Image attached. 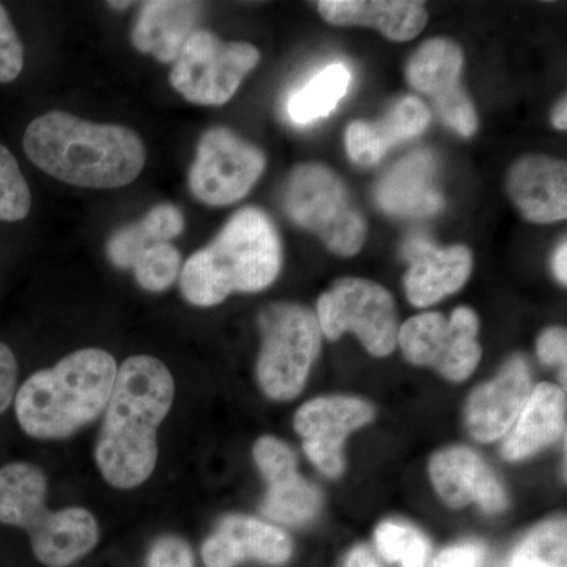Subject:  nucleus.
Instances as JSON below:
<instances>
[{"label":"nucleus","mask_w":567,"mask_h":567,"mask_svg":"<svg viewBox=\"0 0 567 567\" xmlns=\"http://www.w3.org/2000/svg\"><path fill=\"white\" fill-rule=\"evenodd\" d=\"M174 398V377L158 358L136 354L123 361L95 446L96 465L110 486L130 491L155 472L156 435Z\"/></svg>","instance_id":"nucleus-1"},{"label":"nucleus","mask_w":567,"mask_h":567,"mask_svg":"<svg viewBox=\"0 0 567 567\" xmlns=\"http://www.w3.org/2000/svg\"><path fill=\"white\" fill-rule=\"evenodd\" d=\"M24 152L44 174L80 188H122L140 177L145 164L144 142L133 130L62 111L28 126Z\"/></svg>","instance_id":"nucleus-2"},{"label":"nucleus","mask_w":567,"mask_h":567,"mask_svg":"<svg viewBox=\"0 0 567 567\" xmlns=\"http://www.w3.org/2000/svg\"><path fill=\"white\" fill-rule=\"evenodd\" d=\"M282 267L278 230L267 213L241 208L210 245L183 265L181 289L194 306L210 308L235 292H260L275 282Z\"/></svg>","instance_id":"nucleus-3"},{"label":"nucleus","mask_w":567,"mask_h":567,"mask_svg":"<svg viewBox=\"0 0 567 567\" xmlns=\"http://www.w3.org/2000/svg\"><path fill=\"white\" fill-rule=\"evenodd\" d=\"M117 363L102 349L70 353L25 380L14 398L22 431L37 440H63L93 423L110 402Z\"/></svg>","instance_id":"nucleus-4"},{"label":"nucleus","mask_w":567,"mask_h":567,"mask_svg":"<svg viewBox=\"0 0 567 567\" xmlns=\"http://www.w3.org/2000/svg\"><path fill=\"white\" fill-rule=\"evenodd\" d=\"M47 496V475L39 466L14 462L0 468V524L28 532L41 565L69 567L99 544V522L84 507L50 511Z\"/></svg>","instance_id":"nucleus-5"},{"label":"nucleus","mask_w":567,"mask_h":567,"mask_svg":"<svg viewBox=\"0 0 567 567\" xmlns=\"http://www.w3.org/2000/svg\"><path fill=\"white\" fill-rule=\"evenodd\" d=\"M284 208L298 226L316 234L330 251L352 257L363 248L368 226L341 178L322 166L295 167L284 189Z\"/></svg>","instance_id":"nucleus-6"},{"label":"nucleus","mask_w":567,"mask_h":567,"mask_svg":"<svg viewBox=\"0 0 567 567\" xmlns=\"http://www.w3.org/2000/svg\"><path fill=\"white\" fill-rule=\"evenodd\" d=\"M262 350L257 380L274 401H292L303 391L319 354L322 330L315 312L293 303L267 306L259 316Z\"/></svg>","instance_id":"nucleus-7"},{"label":"nucleus","mask_w":567,"mask_h":567,"mask_svg":"<svg viewBox=\"0 0 567 567\" xmlns=\"http://www.w3.org/2000/svg\"><path fill=\"white\" fill-rule=\"evenodd\" d=\"M259 61L260 52L252 44L223 41L215 33L196 31L174 62L171 84L189 103L221 106Z\"/></svg>","instance_id":"nucleus-8"},{"label":"nucleus","mask_w":567,"mask_h":567,"mask_svg":"<svg viewBox=\"0 0 567 567\" xmlns=\"http://www.w3.org/2000/svg\"><path fill=\"white\" fill-rule=\"evenodd\" d=\"M317 320L330 341H338L347 331H352L374 357H388L398 344L393 295L377 282L339 279L319 298Z\"/></svg>","instance_id":"nucleus-9"},{"label":"nucleus","mask_w":567,"mask_h":567,"mask_svg":"<svg viewBox=\"0 0 567 567\" xmlns=\"http://www.w3.org/2000/svg\"><path fill=\"white\" fill-rule=\"evenodd\" d=\"M477 330L480 320L470 308H457L450 319L423 312L399 328L398 342L410 363L434 368L451 382H464L483 354Z\"/></svg>","instance_id":"nucleus-10"},{"label":"nucleus","mask_w":567,"mask_h":567,"mask_svg":"<svg viewBox=\"0 0 567 567\" xmlns=\"http://www.w3.org/2000/svg\"><path fill=\"white\" fill-rule=\"evenodd\" d=\"M267 166L264 152L227 128L204 133L189 171V189L200 203L224 207L244 199Z\"/></svg>","instance_id":"nucleus-11"},{"label":"nucleus","mask_w":567,"mask_h":567,"mask_svg":"<svg viewBox=\"0 0 567 567\" xmlns=\"http://www.w3.org/2000/svg\"><path fill=\"white\" fill-rule=\"evenodd\" d=\"M464 54L454 41H425L406 65V80L416 92L431 96L436 114L461 136L470 137L477 128L472 100L458 84Z\"/></svg>","instance_id":"nucleus-12"},{"label":"nucleus","mask_w":567,"mask_h":567,"mask_svg":"<svg viewBox=\"0 0 567 567\" xmlns=\"http://www.w3.org/2000/svg\"><path fill=\"white\" fill-rule=\"evenodd\" d=\"M374 417V409L363 399L327 395L306 402L295 415V431L303 436L306 456L328 477L346 468L347 435Z\"/></svg>","instance_id":"nucleus-13"},{"label":"nucleus","mask_w":567,"mask_h":567,"mask_svg":"<svg viewBox=\"0 0 567 567\" xmlns=\"http://www.w3.org/2000/svg\"><path fill=\"white\" fill-rule=\"evenodd\" d=\"M252 454L268 483L262 505L265 516L284 525L305 524L315 517L322 496L298 473L292 447L276 436L265 435L257 440Z\"/></svg>","instance_id":"nucleus-14"},{"label":"nucleus","mask_w":567,"mask_h":567,"mask_svg":"<svg viewBox=\"0 0 567 567\" xmlns=\"http://www.w3.org/2000/svg\"><path fill=\"white\" fill-rule=\"evenodd\" d=\"M532 372L524 357H513L492 382L470 395L466 429L477 442L491 443L505 436L517 423L532 394Z\"/></svg>","instance_id":"nucleus-15"},{"label":"nucleus","mask_w":567,"mask_h":567,"mask_svg":"<svg viewBox=\"0 0 567 567\" xmlns=\"http://www.w3.org/2000/svg\"><path fill=\"white\" fill-rule=\"evenodd\" d=\"M431 480L447 506L461 509L477 503L488 514L507 507V494L492 470L475 451L465 446L446 447L432 457Z\"/></svg>","instance_id":"nucleus-16"},{"label":"nucleus","mask_w":567,"mask_h":567,"mask_svg":"<svg viewBox=\"0 0 567 567\" xmlns=\"http://www.w3.org/2000/svg\"><path fill=\"white\" fill-rule=\"evenodd\" d=\"M290 537L259 518L229 516L223 518L203 546L207 567H237L246 559L281 566L292 557Z\"/></svg>","instance_id":"nucleus-17"},{"label":"nucleus","mask_w":567,"mask_h":567,"mask_svg":"<svg viewBox=\"0 0 567 567\" xmlns=\"http://www.w3.org/2000/svg\"><path fill=\"white\" fill-rule=\"evenodd\" d=\"M405 257L410 262L405 275L406 298L416 308H429L456 293L473 270L472 252L464 245L440 249L417 237L405 246Z\"/></svg>","instance_id":"nucleus-18"},{"label":"nucleus","mask_w":567,"mask_h":567,"mask_svg":"<svg viewBox=\"0 0 567 567\" xmlns=\"http://www.w3.org/2000/svg\"><path fill=\"white\" fill-rule=\"evenodd\" d=\"M507 193L529 223L550 224L567 218V166L551 156L518 159L507 174Z\"/></svg>","instance_id":"nucleus-19"},{"label":"nucleus","mask_w":567,"mask_h":567,"mask_svg":"<svg viewBox=\"0 0 567 567\" xmlns=\"http://www.w3.org/2000/svg\"><path fill=\"white\" fill-rule=\"evenodd\" d=\"M435 175L434 155L429 151L413 152L379 182L375 203L394 216L423 218L434 215L445 204Z\"/></svg>","instance_id":"nucleus-20"},{"label":"nucleus","mask_w":567,"mask_h":567,"mask_svg":"<svg viewBox=\"0 0 567 567\" xmlns=\"http://www.w3.org/2000/svg\"><path fill=\"white\" fill-rule=\"evenodd\" d=\"M429 123V107L416 96H405L380 122L350 123L346 130L347 153L360 166H374L394 145L420 136Z\"/></svg>","instance_id":"nucleus-21"},{"label":"nucleus","mask_w":567,"mask_h":567,"mask_svg":"<svg viewBox=\"0 0 567 567\" xmlns=\"http://www.w3.org/2000/svg\"><path fill=\"white\" fill-rule=\"evenodd\" d=\"M203 3L183 0H152L142 6L134 24V48L155 55L159 62H175L186 40L196 32Z\"/></svg>","instance_id":"nucleus-22"},{"label":"nucleus","mask_w":567,"mask_h":567,"mask_svg":"<svg viewBox=\"0 0 567 567\" xmlns=\"http://www.w3.org/2000/svg\"><path fill=\"white\" fill-rule=\"evenodd\" d=\"M319 11L334 25L374 28L393 41H410L423 31L427 11L413 0H322Z\"/></svg>","instance_id":"nucleus-23"},{"label":"nucleus","mask_w":567,"mask_h":567,"mask_svg":"<svg viewBox=\"0 0 567 567\" xmlns=\"http://www.w3.org/2000/svg\"><path fill=\"white\" fill-rule=\"evenodd\" d=\"M566 425V394L554 383L533 388L513 432L503 445L507 461H522L557 442Z\"/></svg>","instance_id":"nucleus-24"},{"label":"nucleus","mask_w":567,"mask_h":567,"mask_svg":"<svg viewBox=\"0 0 567 567\" xmlns=\"http://www.w3.org/2000/svg\"><path fill=\"white\" fill-rule=\"evenodd\" d=\"M185 227L182 212L175 205L153 207L141 221L123 226L107 241V256L115 267L128 270L153 246L169 244Z\"/></svg>","instance_id":"nucleus-25"},{"label":"nucleus","mask_w":567,"mask_h":567,"mask_svg":"<svg viewBox=\"0 0 567 567\" xmlns=\"http://www.w3.org/2000/svg\"><path fill=\"white\" fill-rule=\"evenodd\" d=\"M350 81V71L342 63H333L319 71L287 100L290 121L297 125H308L327 117L346 95Z\"/></svg>","instance_id":"nucleus-26"},{"label":"nucleus","mask_w":567,"mask_h":567,"mask_svg":"<svg viewBox=\"0 0 567 567\" xmlns=\"http://www.w3.org/2000/svg\"><path fill=\"white\" fill-rule=\"evenodd\" d=\"M566 520L539 525L514 551L509 567H566Z\"/></svg>","instance_id":"nucleus-27"},{"label":"nucleus","mask_w":567,"mask_h":567,"mask_svg":"<svg viewBox=\"0 0 567 567\" xmlns=\"http://www.w3.org/2000/svg\"><path fill=\"white\" fill-rule=\"evenodd\" d=\"M375 546L380 555L402 567H425L431 544L423 533L399 522H383L375 529Z\"/></svg>","instance_id":"nucleus-28"},{"label":"nucleus","mask_w":567,"mask_h":567,"mask_svg":"<svg viewBox=\"0 0 567 567\" xmlns=\"http://www.w3.org/2000/svg\"><path fill=\"white\" fill-rule=\"evenodd\" d=\"M32 196L17 158L0 144V221H21L31 212Z\"/></svg>","instance_id":"nucleus-29"},{"label":"nucleus","mask_w":567,"mask_h":567,"mask_svg":"<svg viewBox=\"0 0 567 567\" xmlns=\"http://www.w3.org/2000/svg\"><path fill=\"white\" fill-rule=\"evenodd\" d=\"M133 270L142 289L163 292L181 276L182 256L173 245H156L142 254Z\"/></svg>","instance_id":"nucleus-30"},{"label":"nucleus","mask_w":567,"mask_h":567,"mask_svg":"<svg viewBox=\"0 0 567 567\" xmlns=\"http://www.w3.org/2000/svg\"><path fill=\"white\" fill-rule=\"evenodd\" d=\"M24 69V48L7 10L0 3V84L17 80Z\"/></svg>","instance_id":"nucleus-31"},{"label":"nucleus","mask_w":567,"mask_h":567,"mask_svg":"<svg viewBox=\"0 0 567 567\" xmlns=\"http://www.w3.org/2000/svg\"><path fill=\"white\" fill-rule=\"evenodd\" d=\"M147 567H194L192 548L178 536H162L148 551Z\"/></svg>","instance_id":"nucleus-32"},{"label":"nucleus","mask_w":567,"mask_h":567,"mask_svg":"<svg viewBox=\"0 0 567 567\" xmlns=\"http://www.w3.org/2000/svg\"><path fill=\"white\" fill-rule=\"evenodd\" d=\"M483 559L484 547L481 544H458L443 550L431 567H480Z\"/></svg>","instance_id":"nucleus-33"},{"label":"nucleus","mask_w":567,"mask_h":567,"mask_svg":"<svg viewBox=\"0 0 567 567\" xmlns=\"http://www.w3.org/2000/svg\"><path fill=\"white\" fill-rule=\"evenodd\" d=\"M537 354L546 364L566 365L567 336L565 328L551 327L537 339Z\"/></svg>","instance_id":"nucleus-34"},{"label":"nucleus","mask_w":567,"mask_h":567,"mask_svg":"<svg viewBox=\"0 0 567 567\" xmlns=\"http://www.w3.org/2000/svg\"><path fill=\"white\" fill-rule=\"evenodd\" d=\"M18 363L10 347L0 342V415L9 409L17 390Z\"/></svg>","instance_id":"nucleus-35"},{"label":"nucleus","mask_w":567,"mask_h":567,"mask_svg":"<svg viewBox=\"0 0 567 567\" xmlns=\"http://www.w3.org/2000/svg\"><path fill=\"white\" fill-rule=\"evenodd\" d=\"M346 567H380L368 547H354L347 557Z\"/></svg>","instance_id":"nucleus-36"},{"label":"nucleus","mask_w":567,"mask_h":567,"mask_svg":"<svg viewBox=\"0 0 567 567\" xmlns=\"http://www.w3.org/2000/svg\"><path fill=\"white\" fill-rule=\"evenodd\" d=\"M567 246L566 241H563L561 245L558 246L557 254H555L554 268L555 275H557L558 281L566 284L567 282Z\"/></svg>","instance_id":"nucleus-37"},{"label":"nucleus","mask_w":567,"mask_h":567,"mask_svg":"<svg viewBox=\"0 0 567 567\" xmlns=\"http://www.w3.org/2000/svg\"><path fill=\"white\" fill-rule=\"evenodd\" d=\"M551 122H554V126L557 130H563L566 132L567 128V104L566 96H563L557 104V107L554 110V115H551Z\"/></svg>","instance_id":"nucleus-38"},{"label":"nucleus","mask_w":567,"mask_h":567,"mask_svg":"<svg viewBox=\"0 0 567 567\" xmlns=\"http://www.w3.org/2000/svg\"><path fill=\"white\" fill-rule=\"evenodd\" d=\"M110 6L114 7V9H126V7L132 6V2H110Z\"/></svg>","instance_id":"nucleus-39"}]
</instances>
